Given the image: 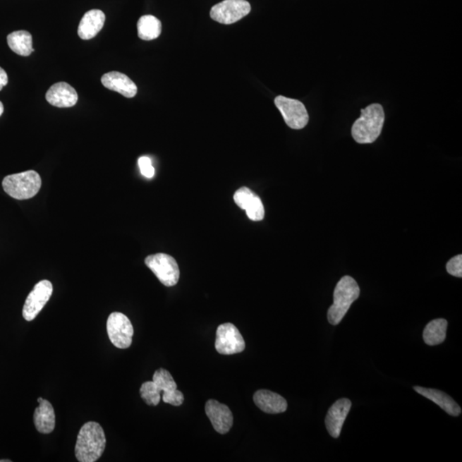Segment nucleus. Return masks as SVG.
<instances>
[{"label":"nucleus","instance_id":"412c9836","mask_svg":"<svg viewBox=\"0 0 462 462\" xmlns=\"http://www.w3.org/2000/svg\"><path fill=\"white\" fill-rule=\"evenodd\" d=\"M448 322L444 319H437L431 321L425 327L423 332L425 343L430 346H436L443 344L446 339Z\"/></svg>","mask_w":462,"mask_h":462},{"label":"nucleus","instance_id":"4468645a","mask_svg":"<svg viewBox=\"0 0 462 462\" xmlns=\"http://www.w3.org/2000/svg\"><path fill=\"white\" fill-rule=\"evenodd\" d=\"M46 99L51 106L59 108H69L74 107L78 100V95L75 88L67 83L54 84L48 90Z\"/></svg>","mask_w":462,"mask_h":462},{"label":"nucleus","instance_id":"f3484780","mask_svg":"<svg viewBox=\"0 0 462 462\" xmlns=\"http://www.w3.org/2000/svg\"><path fill=\"white\" fill-rule=\"evenodd\" d=\"M417 393L423 396L425 399L431 400L434 403L439 405L444 411L453 417L459 416L461 413V408L459 404L447 394L439 391V389H427L420 387H413Z\"/></svg>","mask_w":462,"mask_h":462},{"label":"nucleus","instance_id":"6e6552de","mask_svg":"<svg viewBox=\"0 0 462 462\" xmlns=\"http://www.w3.org/2000/svg\"><path fill=\"white\" fill-rule=\"evenodd\" d=\"M215 348L221 355H231L242 353L246 344L239 329L231 323H226L217 329Z\"/></svg>","mask_w":462,"mask_h":462},{"label":"nucleus","instance_id":"c85d7f7f","mask_svg":"<svg viewBox=\"0 0 462 462\" xmlns=\"http://www.w3.org/2000/svg\"><path fill=\"white\" fill-rule=\"evenodd\" d=\"M3 114H4V104L1 102H0V116H1Z\"/></svg>","mask_w":462,"mask_h":462},{"label":"nucleus","instance_id":"9d476101","mask_svg":"<svg viewBox=\"0 0 462 462\" xmlns=\"http://www.w3.org/2000/svg\"><path fill=\"white\" fill-rule=\"evenodd\" d=\"M54 291V287L50 281L42 280L35 286L27 297L23 309V316L27 321L34 320L43 308L46 306L47 301L50 300Z\"/></svg>","mask_w":462,"mask_h":462},{"label":"nucleus","instance_id":"b1692460","mask_svg":"<svg viewBox=\"0 0 462 462\" xmlns=\"http://www.w3.org/2000/svg\"><path fill=\"white\" fill-rule=\"evenodd\" d=\"M140 393L145 403L150 406H157L162 400V393L158 391L152 381L145 382L140 389Z\"/></svg>","mask_w":462,"mask_h":462},{"label":"nucleus","instance_id":"c756f323","mask_svg":"<svg viewBox=\"0 0 462 462\" xmlns=\"http://www.w3.org/2000/svg\"><path fill=\"white\" fill-rule=\"evenodd\" d=\"M11 460H0V462H11Z\"/></svg>","mask_w":462,"mask_h":462},{"label":"nucleus","instance_id":"a211bd4d","mask_svg":"<svg viewBox=\"0 0 462 462\" xmlns=\"http://www.w3.org/2000/svg\"><path fill=\"white\" fill-rule=\"evenodd\" d=\"M106 21V15L100 10L87 11L81 20L78 26L79 37L85 39L95 38L99 33Z\"/></svg>","mask_w":462,"mask_h":462},{"label":"nucleus","instance_id":"2eb2a0df","mask_svg":"<svg viewBox=\"0 0 462 462\" xmlns=\"http://www.w3.org/2000/svg\"><path fill=\"white\" fill-rule=\"evenodd\" d=\"M102 83L104 87L119 92L126 98H133L138 94V87L126 75L118 71H111L103 75Z\"/></svg>","mask_w":462,"mask_h":462},{"label":"nucleus","instance_id":"0eeeda50","mask_svg":"<svg viewBox=\"0 0 462 462\" xmlns=\"http://www.w3.org/2000/svg\"><path fill=\"white\" fill-rule=\"evenodd\" d=\"M274 102L289 128L293 130H301L307 126L309 116L303 103L281 95L276 97Z\"/></svg>","mask_w":462,"mask_h":462},{"label":"nucleus","instance_id":"5701e85b","mask_svg":"<svg viewBox=\"0 0 462 462\" xmlns=\"http://www.w3.org/2000/svg\"><path fill=\"white\" fill-rule=\"evenodd\" d=\"M152 382L162 394L170 393L178 389V384H176L174 377L166 369L160 368L157 370L154 377H152Z\"/></svg>","mask_w":462,"mask_h":462},{"label":"nucleus","instance_id":"20e7f679","mask_svg":"<svg viewBox=\"0 0 462 462\" xmlns=\"http://www.w3.org/2000/svg\"><path fill=\"white\" fill-rule=\"evenodd\" d=\"M4 190L12 198L23 200L33 198L42 188L41 176L35 171L9 175L3 180Z\"/></svg>","mask_w":462,"mask_h":462},{"label":"nucleus","instance_id":"39448f33","mask_svg":"<svg viewBox=\"0 0 462 462\" xmlns=\"http://www.w3.org/2000/svg\"><path fill=\"white\" fill-rule=\"evenodd\" d=\"M145 264L164 286L172 287L178 283L180 270L174 257L166 254L152 255L147 257Z\"/></svg>","mask_w":462,"mask_h":462},{"label":"nucleus","instance_id":"bb28decb","mask_svg":"<svg viewBox=\"0 0 462 462\" xmlns=\"http://www.w3.org/2000/svg\"><path fill=\"white\" fill-rule=\"evenodd\" d=\"M162 397L164 403L176 406V407L182 405L184 401L183 394L178 389L170 393H164Z\"/></svg>","mask_w":462,"mask_h":462},{"label":"nucleus","instance_id":"7c9ffc66","mask_svg":"<svg viewBox=\"0 0 462 462\" xmlns=\"http://www.w3.org/2000/svg\"><path fill=\"white\" fill-rule=\"evenodd\" d=\"M42 400H43V399H42V397H39V399H38V403H41V401H42Z\"/></svg>","mask_w":462,"mask_h":462},{"label":"nucleus","instance_id":"9b49d317","mask_svg":"<svg viewBox=\"0 0 462 462\" xmlns=\"http://www.w3.org/2000/svg\"><path fill=\"white\" fill-rule=\"evenodd\" d=\"M205 409L216 432L220 434L230 432L233 425V415L228 406L220 403L218 401L209 400Z\"/></svg>","mask_w":462,"mask_h":462},{"label":"nucleus","instance_id":"a878e982","mask_svg":"<svg viewBox=\"0 0 462 462\" xmlns=\"http://www.w3.org/2000/svg\"><path fill=\"white\" fill-rule=\"evenodd\" d=\"M138 164L142 174L145 178H152L155 175V169L152 166V160L147 156L140 157Z\"/></svg>","mask_w":462,"mask_h":462},{"label":"nucleus","instance_id":"f257e3e1","mask_svg":"<svg viewBox=\"0 0 462 462\" xmlns=\"http://www.w3.org/2000/svg\"><path fill=\"white\" fill-rule=\"evenodd\" d=\"M107 445L104 430L96 422H87L80 430L75 448L76 459L80 462L97 461Z\"/></svg>","mask_w":462,"mask_h":462},{"label":"nucleus","instance_id":"393cba45","mask_svg":"<svg viewBox=\"0 0 462 462\" xmlns=\"http://www.w3.org/2000/svg\"><path fill=\"white\" fill-rule=\"evenodd\" d=\"M446 269H447L449 274L461 279L462 276V255H456L449 260Z\"/></svg>","mask_w":462,"mask_h":462},{"label":"nucleus","instance_id":"aec40b11","mask_svg":"<svg viewBox=\"0 0 462 462\" xmlns=\"http://www.w3.org/2000/svg\"><path fill=\"white\" fill-rule=\"evenodd\" d=\"M7 42L15 54L23 57H28L35 51L32 35L26 30L15 31L10 34L7 36Z\"/></svg>","mask_w":462,"mask_h":462},{"label":"nucleus","instance_id":"f8f14e48","mask_svg":"<svg viewBox=\"0 0 462 462\" xmlns=\"http://www.w3.org/2000/svg\"><path fill=\"white\" fill-rule=\"evenodd\" d=\"M237 206L246 211L249 219L261 221L264 219L265 208L258 195L247 187L239 188L234 195Z\"/></svg>","mask_w":462,"mask_h":462},{"label":"nucleus","instance_id":"7ed1b4c3","mask_svg":"<svg viewBox=\"0 0 462 462\" xmlns=\"http://www.w3.org/2000/svg\"><path fill=\"white\" fill-rule=\"evenodd\" d=\"M360 289L353 277L345 276L337 283L334 291V303L328 310V321L332 325L339 324L346 315L353 301L359 298Z\"/></svg>","mask_w":462,"mask_h":462},{"label":"nucleus","instance_id":"dca6fc26","mask_svg":"<svg viewBox=\"0 0 462 462\" xmlns=\"http://www.w3.org/2000/svg\"><path fill=\"white\" fill-rule=\"evenodd\" d=\"M254 401L261 411L271 415L284 413L287 411V401L275 392L260 389L255 392Z\"/></svg>","mask_w":462,"mask_h":462},{"label":"nucleus","instance_id":"f03ea898","mask_svg":"<svg viewBox=\"0 0 462 462\" xmlns=\"http://www.w3.org/2000/svg\"><path fill=\"white\" fill-rule=\"evenodd\" d=\"M384 111L379 104L361 109L360 118L352 127V136L357 143L371 144L379 138L384 123Z\"/></svg>","mask_w":462,"mask_h":462},{"label":"nucleus","instance_id":"6ab92c4d","mask_svg":"<svg viewBox=\"0 0 462 462\" xmlns=\"http://www.w3.org/2000/svg\"><path fill=\"white\" fill-rule=\"evenodd\" d=\"M35 409L34 421L36 430L42 434L54 432L56 424L54 407L47 400L43 399Z\"/></svg>","mask_w":462,"mask_h":462},{"label":"nucleus","instance_id":"cd10ccee","mask_svg":"<svg viewBox=\"0 0 462 462\" xmlns=\"http://www.w3.org/2000/svg\"><path fill=\"white\" fill-rule=\"evenodd\" d=\"M8 83V75L5 70L2 69L0 67V91L3 90V87L6 86Z\"/></svg>","mask_w":462,"mask_h":462},{"label":"nucleus","instance_id":"4be33fe9","mask_svg":"<svg viewBox=\"0 0 462 462\" xmlns=\"http://www.w3.org/2000/svg\"><path fill=\"white\" fill-rule=\"evenodd\" d=\"M139 38L143 41H152L162 35V23L154 16H142L138 23Z\"/></svg>","mask_w":462,"mask_h":462},{"label":"nucleus","instance_id":"423d86ee","mask_svg":"<svg viewBox=\"0 0 462 462\" xmlns=\"http://www.w3.org/2000/svg\"><path fill=\"white\" fill-rule=\"evenodd\" d=\"M107 333L115 347L124 349L130 347L134 328L130 320L123 313H111L107 320Z\"/></svg>","mask_w":462,"mask_h":462},{"label":"nucleus","instance_id":"ddd939ff","mask_svg":"<svg viewBox=\"0 0 462 462\" xmlns=\"http://www.w3.org/2000/svg\"><path fill=\"white\" fill-rule=\"evenodd\" d=\"M351 400L341 399L336 401L329 409L327 418H325V425H327L329 435L334 439L339 437L344 421L351 411Z\"/></svg>","mask_w":462,"mask_h":462},{"label":"nucleus","instance_id":"1a4fd4ad","mask_svg":"<svg viewBox=\"0 0 462 462\" xmlns=\"http://www.w3.org/2000/svg\"><path fill=\"white\" fill-rule=\"evenodd\" d=\"M250 11V4L246 0H224L212 8L210 16L214 21L228 25L238 22Z\"/></svg>","mask_w":462,"mask_h":462}]
</instances>
